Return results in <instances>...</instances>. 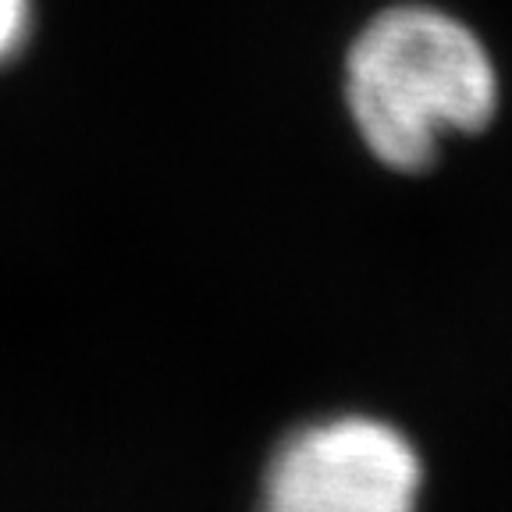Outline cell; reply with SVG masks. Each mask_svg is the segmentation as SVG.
I'll list each match as a JSON object with an SVG mask.
<instances>
[{"label": "cell", "instance_id": "1", "mask_svg": "<svg viewBox=\"0 0 512 512\" xmlns=\"http://www.w3.org/2000/svg\"><path fill=\"white\" fill-rule=\"evenodd\" d=\"M345 104L381 164L420 171L448 132H480L495 118L498 72L463 18L431 4H395L352 40Z\"/></svg>", "mask_w": 512, "mask_h": 512}, {"label": "cell", "instance_id": "2", "mask_svg": "<svg viewBox=\"0 0 512 512\" xmlns=\"http://www.w3.org/2000/svg\"><path fill=\"white\" fill-rule=\"evenodd\" d=\"M424 463L377 416H328L288 434L264 473V512H416Z\"/></svg>", "mask_w": 512, "mask_h": 512}, {"label": "cell", "instance_id": "3", "mask_svg": "<svg viewBox=\"0 0 512 512\" xmlns=\"http://www.w3.org/2000/svg\"><path fill=\"white\" fill-rule=\"evenodd\" d=\"M32 25V0H0V61L22 50Z\"/></svg>", "mask_w": 512, "mask_h": 512}]
</instances>
